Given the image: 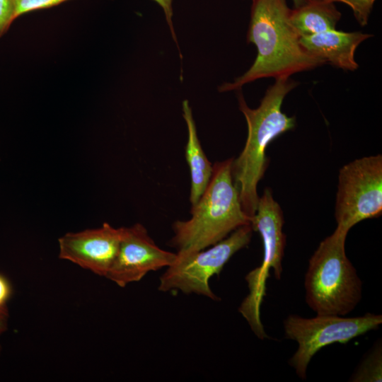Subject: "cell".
<instances>
[{
	"instance_id": "12",
	"label": "cell",
	"mask_w": 382,
	"mask_h": 382,
	"mask_svg": "<svg viewBox=\"0 0 382 382\" xmlns=\"http://www.w3.org/2000/svg\"><path fill=\"white\" fill-rule=\"evenodd\" d=\"M183 115L187 128V141L185 147V158L190 171L191 207L197 204L207 188L212 174V165L207 158L199 142L192 108L187 100H183Z\"/></svg>"
},
{
	"instance_id": "2",
	"label": "cell",
	"mask_w": 382,
	"mask_h": 382,
	"mask_svg": "<svg viewBox=\"0 0 382 382\" xmlns=\"http://www.w3.org/2000/svg\"><path fill=\"white\" fill-rule=\"evenodd\" d=\"M298 85L289 77L275 79L255 109L248 106L241 93L238 94V106L247 122L248 136L241 154L233 158L231 170L242 209L251 220L259 199L257 184L269 163L267 147L277 137L295 127V117L284 113L282 104L286 94Z\"/></svg>"
},
{
	"instance_id": "9",
	"label": "cell",
	"mask_w": 382,
	"mask_h": 382,
	"mask_svg": "<svg viewBox=\"0 0 382 382\" xmlns=\"http://www.w3.org/2000/svg\"><path fill=\"white\" fill-rule=\"evenodd\" d=\"M120 248L105 278L120 287L140 281L147 273L171 265L176 253L159 248L139 223L122 227Z\"/></svg>"
},
{
	"instance_id": "13",
	"label": "cell",
	"mask_w": 382,
	"mask_h": 382,
	"mask_svg": "<svg viewBox=\"0 0 382 382\" xmlns=\"http://www.w3.org/2000/svg\"><path fill=\"white\" fill-rule=\"evenodd\" d=\"M340 18L332 0H307L289 11L290 23L300 37L335 30Z\"/></svg>"
},
{
	"instance_id": "11",
	"label": "cell",
	"mask_w": 382,
	"mask_h": 382,
	"mask_svg": "<svg viewBox=\"0 0 382 382\" xmlns=\"http://www.w3.org/2000/svg\"><path fill=\"white\" fill-rule=\"evenodd\" d=\"M371 36L361 32L347 33L335 29L301 37L300 42L308 52L326 63L344 70L354 71L359 66L354 59L355 50L360 43Z\"/></svg>"
},
{
	"instance_id": "18",
	"label": "cell",
	"mask_w": 382,
	"mask_h": 382,
	"mask_svg": "<svg viewBox=\"0 0 382 382\" xmlns=\"http://www.w3.org/2000/svg\"><path fill=\"white\" fill-rule=\"evenodd\" d=\"M153 1L157 3L163 11L166 21L170 30L171 35L173 39L175 40V41L177 42L175 31H174V28H173V22H172V17L173 14V6H172L173 0H153Z\"/></svg>"
},
{
	"instance_id": "15",
	"label": "cell",
	"mask_w": 382,
	"mask_h": 382,
	"mask_svg": "<svg viewBox=\"0 0 382 382\" xmlns=\"http://www.w3.org/2000/svg\"><path fill=\"white\" fill-rule=\"evenodd\" d=\"M69 0H15L16 17L31 11L50 8Z\"/></svg>"
},
{
	"instance_id": "17",
	"label": "cell",
	"mask_w": 382,
	"mask_h": 382,
	"mask_svg": "<svg viewBox=\"0 0 382 382\" xmlns=\"http://www.w3.org/2000/svg\"><path fill=\"white\" fill-rule=\"evenodd\" d=\"M13 294L11 282L0 272V316L8 318V304Z\"/></svg>"
},
{
	"instance_id": "14",
	"label": "cell",
	"mask_w": 382,
	"mask_h": 382,
	"mask_svg": "<svg viewBox=\"0 0 382 382\" xmlns=\"http://www.w3.org/2000/svg\"><path fill=\"white\" fill-rule=\"evenodd\" d=\"M354 381H381V350L373 352L354 375Z\"/></svg>"
},
{
	"instance_id": "7",
	"label": "cell",
	"mask_w": 382,
	"mask_h": 382,
	"mask_svg": "<svg viewBox=\"0 0 382 382\" xmlns=\"http://www.w3.org/2000/svg\"><path fill=\"white\" fill-rule=\"evenodd\" d=\"M381 212V155L357 158L342 167L335 209L337 228L348 233L359 222Z\"/></svg>"
},
{
	"instance_id": "21",
	"label": "cell",
	"mask_w": 382,
	"mask_h": 382,
	"mask_svg": "<svg viewBox=\"0 0 382 382\" xmlns=\"http://www.w3.org/2000/svg\"><path fill=\"white\" fill-rule=\"evenodd\" d=\"M1 352H2V347H1V345L0 344V356H1Z\"/></svg>"
},
{
	"instance_id": "6",
	"label": "cell",
	"mask_w": 382,
	"mask_h": 382,
	"mask_svg": "<svg viewBox=\"0 0 382 382\" xmlns=\"http://www.w3.org/2000/svg\"><path fill=\"white\" fill-rule=\"evenodd\" d=\"M253 231L251 224L245 225L209 249L176 253V259L161 276L158 289L179 290L219 300L209 286V279L219 274L230 258L250 242Z\"/></svg>"
},
{
	"instance_id": "10",
	"label": "cell",
	"mask_w": 382,
	"mask_h": 382,
	"mask_svg": "<svg viewBox=\"0 0 382 382\" xmlns=\"http://www.w3.org/2000/svg\"><path fill=\"white\" fill-rule=\"evenodd\" d=\"M122 228L107 222L97 228L68 232L58 239L59 257L105 277L117 255Z\"/></svg>"
},
{
	"instance_id": "8",
	"label": "cell",
	"mask_w": 382,
	"mask_h": 382,
	"mask_svg": "<svg viewBox=\"0 0 382 382\" xmlns=\"http://www.w3.org/2000/svg\"><path fill=\"white\" fill-rule=\"evenodd\" d=\"M284 223L282 208L274 199L272 190L266 188L262 195L259 197L256 212L251 220L253 230L258 231L262 238L264 255L261 265L245 277L250 292L243 302L240 311L247 318H260V305L265 294V282L270 269L273 270L277 279L282 277L286 245Z\"/></svg>"
},
{
	"instance_id": "19",
	"label": "cell",
	"mask_w": 382,
	"mask_h": 382,
	"mask_svg": "<svg viewBox=\"0 0 382 382\" xmlns=\"http://www.w3.org/2000/svg\"><path fill=\"white\" fill-rule=\"evenodd\" d=\"M8 318L0 316V335L4 333L8 329Z\"/></svg>"
},
{
	"instance_id": "22",
	"label": "cell",
	"mask_w": 382,
	"mask_h": 382,
	"mask_svg": "<svg viewBox=\"0 0 382 382\" xmlns=\"http://www.w3.org/2000/svg\"><path fill=\"white\" fill-rule=\"evenodd\" d=\"M0 161H1V159H0Z\"/></svg>"
},
{
	"instance_id": "5",
	"label": "cell",
	"mask_w": 382,
	"mask_h": 382,
	"mask_svg": "<svg viewBox=\"0 0 382 382\" xmlns=\"http://www.w3.org/2000/svg\"><path fill=\"white\" fill-rule=\"evenodd\" d=\"M381 323V315L370 313L352 318L317 314L308 318L289 315L283 323L284 333L288 339L297 342L298 349L289 364L296 375L304 380L308 364L320 349L335 342L346 344L377 329Z\"/></svg>"
},
{
	"instance_id": "20",
	"label": "cell",
	"mask_w": 382,
	"mask_h": 382,
	"mask_svg": "<svg viewBox=\"0 0 382 382\" xmlns=\"http://www.w3.org/2000/svg\"><path fill=\"white\" fill-rule=\"evenodd\" d=\"M294 7H299L306 2L307 0H292Z\"/></svg>"
},
{
	"instance_id": "1",
	"label": "cell",
	"mask_w": 382,
	"mask_h": 382,
	"mask_svg": "<svg viewBox=\"0 0 382 382\" xmlns=\"http://www.w3.org/2000/svg\"><path fill=\"white\" fill-rule=\"evenodd\" d=\"M247 39L257 50L254 63L242 76L219 88L220 92L241 89L262 78L289 77L326 62L308 52L289 21L286 0H252Z\"/></svg>"
},
{
	"instance_id": "16",
	"label": "cell",
	"mask_w": 382,
	"mask_h": 382,
	"mask_svg": "<svg viewBox=\"0 0 382 382\" xmlns=\"http://www.w3.org/2000/svg\"><path fill=\"white\" fill-rule=\"evenodd\" d=\"M16 19L15 0H0V38Z\"/></svg>"
},
{
	"instance_id": "3",
	"label": "cell",
	"mask_w": 382,
	"mask_h": 382,
	"mask_svg": "<svg viewBox=\"0 0 382 382\" xmlns=\"http://www.w3.org/2000/svg\"><path fill=\"white\" fill-rule=\"evenodd\" d=\"M234 158L212 165L209 183L195 206L191 218L173 224L170 245L177 253L197 252L222 241L241 226L251 224L243 210L232 176Z\"/></svg>"
},
{
	"instance_id": "4",
	"label": "cell",
	"mask_w": 382,
	"mask_h": 382,
	"mask_svg": "<svg viewBox=\"0 0 382 382\" xmlns=\"http://www.w3.org/2000/svg\"><path fill=\"white\" fill-rule=\"evenodd\" d=\"M347 233L336 228L320 243L309 260L305 299L318 315L345 316L362 298V282L345 253Z\"/></svg>"
}]
</instances>
